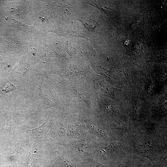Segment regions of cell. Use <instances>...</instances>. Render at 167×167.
<instances>
[{"mask_svg":"<svg viewBox=\"0 0 167 167\" xmlns=\"http://www.w3.org/2000/svg\"><path fill=\"white\" fill-rule=\"evenodd\" d=\"M21 128L28 134L31 141L33 143L41 142L45 138L48 129L45 123L33 129Z\"/></svg>","mask_w":167,"mask_h":167,"instance_id":"1","label":"cell"},{"mask_svg":"<svg viewBox=\"0 0 167 167\" xmlns=\"http://www.w3.org/2000/svg\"><path fill=\"white\" fill-rule=\"evenodd\" d=\"M14 86L11 85V84L9 83L7 84L3 88V91L4 92H7L13 89Z\"/></svg>","mask_w":167,"mask_h":167,"instance_id":"2","label":"cell"},{"mask_svg":"<svg viewBox=\"0 0 167 167\" xmlns=\"http://www.w3.org/2000/svg\"><path fill=\"white\" fill-rule=\"evenodd\" d=\"M122 167H141L137 166H135L131 164H128L125 166H122Z\"/></svg>","mask_w":167,"mask_h":167,"instance_id":"3","label":"cell"}]
</instances>
